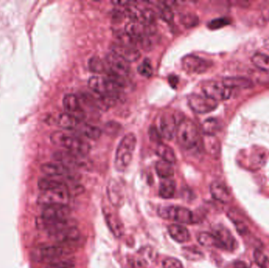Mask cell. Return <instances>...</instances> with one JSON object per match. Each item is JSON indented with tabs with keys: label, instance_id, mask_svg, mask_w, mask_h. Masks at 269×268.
<instances>
[{
	"label": "cell",
	"instance_id": "obj_1",
	"mask_svg": "<svg viewBox=\"0 0 269 268\" xmlns=\"http://www.w3.org/2000/svg\"><path fill=\"white\" fill-rule=\"evenodd\" d=\"M88 86L94 94L99 97L104 107H112L119 95L120 86L113 82L108 77L94 76L88 80Z\"/></svg>",
	"mask_w": 269,
	"mask_h": 268
},
{
	"label": "cell",
	"instance_id": "obj_2",
	"mask_svg": "<svg viewBox=\"0 0 269 268\" xmlns=\"http://www.w3.org/2000/svg\"><path fill=\"white\" fill-rule=\"evenodd\" d=\"M176 136L179 144L185 150H194L201 146V138L197 126L189 119L180 121Z\"/></svg>",
	"mask_w": 269,
	"mask_h": 268
},
{
	"label": "cell",
	"instance_id": "obj_3",
	"mask_svg": "<svg viewBox=\"0 0 269 268\" xmlns=\"http://www.w3.org/2000/svg\"><path fill=\"white\" fill-rule=\"evenodd\" d=\"M51 141L55 146L65 149L67 151L77 155H87L90 151V146L80 138L63 131H54L51 135Z\"/></svg>",
	"mask_w": 269,
	"mask_h": 268
},
{
	"label": "cell",
	"instance_id": "obj_4",
	"mask_svg": "<svg viewBox=\"0 0 269 268\" xmlns=\"http://www.w3.org/2000/svg\"><path fill=\"white\" fill-rule=\"evenodd\" d=\"M137 143V137L133 133H128L123 137L116 150L114 164L117 171L124 172L128 169L132 160Z\"/></svg>",
	"mask_w": 269,
	"mask_h": 268
},
{
	"label": "cell",
	"instance_id": "obj_5",
	"mask_svg": "<svg viewBox=\"0 0 269 268\" xmlns=\"http://www.w3.org/2000/svg\"><path fill=\"white\" fill-rule=\"evenodd\" d=\"M162 219H168L177 223L191 224L194 223L192 212L185 207L178 206H161L157 211Z\"/></svg>",
	"mask_w": 269,
	"mask_h": 268
},
{
	"label": "cell",
	"instance_id": "obj_6",
	"mask_svg": "<svg viewBox=\"0 0 269 268\" xmlns=\"http://www.w3.org/2000/svg\"><path fill=\"white\" fill-rule=\"evenodd\" d=\"M70 191L68 186L60 188L41 191L38 196V204L46 206L67 205L70 200Z\"/></svg>",
	"mask_w": 269,
	"mask_h": 268
},
{
	"label": "cell",
	"instance_id": "obj_7",
	"mask_svg": "<svg viewBox=\"0 0 269 268\" xmlns=\"http://www.w3.org/2000/svg\"><path fill=\"white\" fill-rule=\"evenodd\" d=\"M67 253V249L62 245H47L37 247L32 253V256L37 261H55L62 258Z\"/></svg>",
	"mask_w": 269,
	"mask_h": 268
},
{
	"label": "cell",
	"instance_id": "obj_8",
	"mask_svg": "<svg viewBox=\"0 0 269 268\" xmlns=\"http://www.w3.org/2000/svg\"><path fill=\"white\" fill-rule=\"evenodd\" d=\"M201 91L204 95L215 100L216 102L225 101L230 98L232 90L226 87L223 82L217 81H206L201 86Z\"/></svg>",
	"mask_w": 269,
	"mask_h": 268
},
{
	"label": "cell",
	"instance_id": "obj_9",
	"mask_svg": "<svg viewBox=\"0 0 269 268\" xmlns=\"http://www.w3.org/2000/svg\"><path fill=\"white\" fill-rule=\"evenodd\" d=\"M189 107L194 113L206 114L215 110L218 107V103L207 96L191 94L187 97Z\"/></svg>",
	"mask_w": 269,
	"mask_h": 268
},
{
	"label": "cell",
	"instance_id": "obj_10",
	"mask_svg": "<svg viewBox=\"0 0 269 268\" xmlns=\"http://www.w3.org/2000/svg\"><path fill=\"white\" fill-rule=\"evenodd\" d=\"M106 61L110 70V73L116 76L117 78L124 80V77L128 76L130 72L129 62L125 61L119 55L110 51V52L107 54Z\"/></svg>",
	"mask_w": 269,
	"mask_h": 268
},
{
	"label": "cell",
	"instance_id": "obj_11",
	"mask_svg": "<svg viewBox=\"0 0 269 268\" xmlns=\"http://www.w3.org/2000/svg\"><path fill=\"white\" fill-rule=\"evenodd\" d=\"M182 67L190 74H200L207 71L210 67V62L198 56L190 54L182 59Z\"/></svg>",
	"mask_w": 269,
	"mask_h": 268
},
{
	"label": "cell",
	"instance_id": "obj_12",
	"mask_svg": "<svg viewBox=\"0 0 269 268\" xmlns=\"http://www.w3.org/2000/svg\"><path fill=\"white\" fill-rule=\"evenodd\" d=\"M177 120L173 113L164 112L160 116L158 131L161 137L169 141L173 140L177 133Z\"/></svg>",
	"mask_w": 269,
	"mask_h": 268
},
{
	"label": "cell",
	"instance_id": "obj_13",
	"mask_svg": "<svg viewBox=\"0 0 269 268\" xmlns=\"http://www.w3.org/2000/svg\"><path fill=\"white\" fill-rule=\"evenodd\" d=\"M71 210L67 205L46 206L43 209L41 218L44 221H57L69 219Z\"/></svg>",
	"mask_w": 269,
	"mask_h": 268
},
{
	"label": "cell",
	"instance_id": "obj_14",
	"mask_svg": "<svg viewBox=\"0 0 269 268\" xmlns=\"http://www.w3.org/2000/svg\"><path fill=\"white\" fill-rule=\"evenodd\" d=\"M213 234L217 239L220 249L233 251L237 246V243L233 235L227 229L224 228V226H217L214 229Z\"/></svg>",
	"mask_w": 269,
	"mask_h": 268
},
{
	"label": "cell",
	"instance_id": "obj_15",
	"mask_svg": "<svg viewBox=\"0 0 269 268\" xmlns=\"http://www.w3.org/2000/svg\"><path fill=\"white\" fill-rule=\"evenodd\" d=\"M103 213L110 231L114 233L115 237L120 238L124 234V227L119 216L110 208H104Z\"/></svg>",
	"mask_w": 269,
	"mask_h": 268
},
{
	"label": "cell",
	"instance_id": "obj_16",
	"mask_svg": "<svg viewBox=\"0 0 269 268\" xmlns=\"http://www.w3.org/2000/svg\"><path fill=\"white\" fill-rule=\"evenodd\" d=\"M111 51L124 58L128 62H133L140 59V52L137 47L124 45L122 44H114L111 46Z\"/></svg>",
	"mask_w": 269,
	"mask_h": 268
},
{
	"label": "cell",
	"instance_id": "obj_17",
	"mask_svg": "<svg viewBox=\"0 0 269 268\" xmlns=\"http://www.w3.org/2000/svg\"><path fill=\"white\" fill-rule=\"evenodd\" d=\"M41 170L47 177L54 178V179L68 176L70 174V169L59 162H48L43 164Z\"/></svg>",
	"mask_w": 269,
	"mask_h": 268
},
{
	"label": "cell",
	"instance_id": "obj_18",
	"mask_svg": "<svg viewBox=\"0 0 269 268\" xmlns=\"http://www.w3.org/2000/svg\"><path fill=\"white\" fill-rule=\"evenodd\" d=\"M62 103L66 113L75 116L80 120L84 117V113L81 108V103L75 94H65L63 97Z\"/></svg>",
	"mask_w": 269,
	"mask_h": 268
},
{
	"label": "cell",
	"instance_id": "obj_19",
	"mask_svg": "<svg viewBox=\"0 0 269 268\" xmlns=\"http://www.w3.org/2000/svg\"><path fill=\"white\" fill-rule=\"evenodd\" d=\"M107 194L110 203L115 207H121L124 204V194L121 185L115 180L109 182L107 186Z\"/></svg>",
	"mask_w": 269,
	"mask_h": 268
},
{
	"label": "cell",
	"instance_id": "obj_20",
	"mask_svg": "<svg viewBox=\"0 0 269 268\" xmlns=\"http://www.w3.org/2000/svg\"><path fill=\"white\" fill-rule=\"evenodd\" d=\"M80 236H81V233L77 226H73L54 233L51 237L61 245H65V244L71 243V242L78 240Z\"/></svg>",
	"mask_w": 269,
	"mask_h": 268
},
{
	"label": "cell",
	"instance_id": "obj_21",
	"mask_svg": "<svg viewBox=\"0 0 269 268\" xmlns=\"http://www.w3.org/2000/svg\"><path fill=\"white\" fill-rule=\"evenodd\" d=\"M210 193L213 198L221 203H228L232 198L227 186L220 182H213L210 185Z\"/></svg>",
	"mask_w": 269,
	"mask_h": 268
},
{
	"label": "cell",
	"instance_id": "obj_22",
	"mask_svg": "<svg viewBox=\"0 0 269 268\" xmlns=\"http://www.w3.org/2000/svg\"><path fill=\"white\" fill-rule=\"evenodd\" d=\"M169 233L173 240L178 243H184L191 239V235L185 226L180 224H171L168 227Z\"/></svg>",
	"mask_w": 269,
	"mask_h": 268
},
{
	"label": "cell",
	"instance_id": "obj_23",
	"mask_svg": "<svg viewBox=\"0 0 269 268\" xmlns=\"http://www.w3.org/2000/svg\"><path fill=\"white\" fill-rule=\"evenodd\" d=\"M229 89H250L254 87L251 80L245 77H227L222 81Z\"/></svg>",
	"mask_w": 269,
	"mask_h": 268
},
{
	"label": "cell",
	"instance_id": "obj_24",
	"mask_svg": "<svg viewBox=\"0 0 269 268\" xmlns=\"http://www.w3.org/2000/svg\"><path fill=\"white\" fill-rule=\"evenodd\" d=\"M56 121L60 127L65 130H73L80 125V120L68 113H60L57 117Z\"/></svg>",
	"mask_w": 269,
	"mask_h": 268
},
{
	"label": "cell",
	"instance_id": "obj_25",
	"mask_svg": "<svg viewBox=\"0 0 269 268\" xmlns=\"http://www.w3.org/2000/svg\"><path fill=\"white\" fill-rule=\"evenodd\" d=\"M155 152L161 157V160L168 162L170 164H174L177 161L175 152L168 145L162 143H158L156 146Z\"/></svg>",
	"mask_w": 269,
	"mask_h": 268
},
{
	"label": "cell",
	"instance_id": "obj_26",
	"mask_svg": "<svg viewBox=\"0 0 269 268\" xmlns=\"http://www.w3.org/2000/svg\"><path fill=\"white\" fill-rule=\"evenodd\" d=\"M155 169L157 176L163 179V180L171 179V177H173V175H174V169H173V164L162 160H159V161H157L156 163Z\"/></svg>",
	"mask_w": 269,
	"mask_h": 268
},
{
	"label": "cell",
	"instance_id": "obj_27",
	"mask_svg": "<svg viewBox=\"0 0 269 268\" xmlns=\"http://www.w3.org/2000/svg\"><path fill=\"white\" fill-rule=\"evenodd\" d=\"M176 183L171 179L163 180L160 184L159 195L164 199H170L175 194Z\"/></svg>",
	"mask_w": 269,
	"mask_h": 268
},
{
	"label": "cell",
	"instance_id": "obj_28",
	"mask_svg": "<svg viewBox=\"0 0 269 268\" xmlns=\"http://www.w3.org/2000/svg\"><path fill=\"white\" fill-rule=\"evenodd\" d=\"M220 121L216 118H209L205 120L201 124V129L206 136H215L220 130Z\"/></svg>",
	"mask_w": 269,
	"mask_h": 268
},
{
	"label": "cell",
	"instance_id": "obj_29",
	"mask_svg": "<svg viewBox=\"0 0 269 268\" xmlns=\"http://www.w3.org/2000/svg\"><path fill=\"white\" fill-rule=\"evenodd\" d=\"M252 62L259 70L269 72V55L262 53H257L252 57Z\"/></svg>",
	"mask_w": 269,
	"mask_h": 268
},
{
	"label": "cell",
	"instance_id": "obj_30",
	"mask_svg": "<svg viewBox=\"0 0 269 268\" xmlns=\"http://www.w3.org/2000/svg\"><path fill=\"white\" fill-rule=\"evenodd\" d=\"M197 241L205 247H217L219 248L218 242L213 233H208V232H201L197 236Z\"/></svg>",
	"mask_w": 269,
	"mask_h": 268
},
{
	"label": "cell",
	"instance_id": "obj_31",
	"mask_svg": "<svg viewBox=\"0 0 269 268\" xmlns=\"http://www.w3.org/2000/svg\"><path fill=\"white\" fill-rule=\"evenodd\" d=\"M81 130L84 136L94 140L99 139L100 136H102V132H103L99 127L91 125V124H84L81 127Z\"/></svg>",
	"mask_w": 269,
	"mask_h": 268
},
{
	"label": "cell",
	"instance_id": "obj_32",
	"mask_svg": "<svg viewBox=\"0 0 269 268\" xmlns=\"http://www.w3.org/2000/svg\"><path fill=\"white\" fill-rule=\"evenodd\" d=\"M88 65H89L90 70L94 73H102L105 72L106 65L104 61L96 56L90 58Z\"/></svg>",
	"mask_w": 269,
	"mask_h": 268
},
{
	"label": "cell",
	"instance_id": "obj_33",
	"mask_svg": "<svg viewBox=\"0 0 269 268\" xmlns=\"http://www.w3.org/2000/svg\"><path fill=\"white\" fill-rule=\"evenodd\" d=\"M137 71L143 77H147V78L152 77L154 70H153L152 64L150 63V60L145 59L143 61V62L137 68Z\"/></svg>",
	"mask_w": 269,
	"mask_h": 268
},
{
	"label": "cell",
	"instance_id": "obj_34",
	"mask_svg": "<svg viewBox=\"0 0 269 268\" xmlns=\"http://www.w3.org/2000/svg\"><path fill=\"white\" fill-rule=\"evenodd\" d=\"M183 254L184 257L190 260H197L203 258V253L200 251L196 249L195 248H184L183 249Z\"/></svg>",
	"mask_w": 269,
	"mask_h": 268
},
{
	"label": "cell",
	"instance_id": "obj_35",
	"mask_svg": "<svg viewBox=\"0 0 269 268\" xmlns=\"http://www.w3.org/2000/svg\"><path fill=\"white\" fill-rule=\"evenodd\" d=\"M255 263L260 268H269V259L260 251L256 250L254 254Z\"/></svg>",
	"mask_w": 269,
	"mask_h": 268
},
{
	"label": "cell",
	"instance_id": "obj_36",
	"mask_svg": "<svg viewBox=\"0 0 269 268\" xmlns=\"http://www.w3.org/2000/svg\"><path fill=\"white\" fill-rule=\"evenodd\" d=\"M74 263L71 259H61L51 262L47 268H74Z\"/></svg>",
	"mask_w": 269,
	"mask_h": 268
},
{
	"label": "cell",
	"instance_id": "obj_37",
	"mask_svg": "<svg viewBox=\"0 0 269 268\" xmlns=\"http://www.w3.org/2000/svg\"><path fill=\"white\" fill-rule=\"evenodd\" d=\"M159 8L160 17L164 21H171L173 19V12L170 6L166 5L165 3H162Z\"/></svg>",
	"mask_w": 269,
	"mask_h": 268
},
{
	"label": "cell",
	"instance_id": "obj_38",
	"mask_svg": "<svg viewBox=\"0 0 269 268\" xmlns=\"http://www.w3.org/2000/svg\"><path fill=\"white\" fill-rule=\"evenodd\" d=\"M181 22L184 26L190 28V27L195 26L196 24L198 23V18L193 14H184L182 16Z\"/></svg>",
	"mask_w": 269,
	"mask_h": 268
},
{
	"label": "cell",
	"instance_id": "obj_39",
	"mask_svg": "<svg viewBox=\"0 0 269 268\" xmlns=\"http://www.w3.org/2000/svg\"><path fill=\"white\" fill-rule=\"evenodd\" d=\"M163 268H184L181 262L175 257H167L162 262Z\"/></svg>",
	"mask_w": 269,
	"mask_h": 268
},
{
	"label": "cell",
	"instance_id": "obj_40",
	"mask_svg": "<svg viewBox=\"0 0 269 268\" xmlns=\"http://www.w3.org/2000/svg\"><path fill=\"white\" fill-rule=\"evenodd\" d=\"M149 137H150L151 141L157 143V144L161 143V138L162 137H161L158 129L156 127H151L149 129Z\"/></svg>",
	"mask_w": 269,
	"mask_h": 268
},
{
	"label": "cell",
	"instance_id": "obj_41",
	"mask_svg": "<svg viewBox=\"0 0 269 268\" xmlns=\"http://www.w3.org/2000/svg\"><path fill=\"white\" fill-rule=\"evenodd\" d=\"M227 24V21L226 18H217L209 23V27L212 29H217V28L224 26Z\"/></svg>",
	"mask_w": 269,
	"mask_h": 268
},
{
	"label": "cell",
	"instance_id": "obj_42",
	"mask_svg": "<svg viewBox=\"0 0 269 268\" xmlns=\"http://www.w3.org/2000/svg\"><path fill=\"white\" fill-rule=\"evenodd\" d=\"M178 78L174 75L171 76V77L169 78V82H170V85H171L172 87H174V88L177 87V84H178Z\"/></svg>",
	"mask_w": 269,
	"mask_h": 268
},
{
	"label": "cell",
	"instance_id": "obj_43",
	"mask_svg": "<svg viewBox=\"0 0 269 268\" xmlns=\"http://www.w3.org/2000/svg\"><path fill=\"white\" fill-rule=\"evenodd\" d=\"M234 268H248L247 267V264L243 263V262L238 261L236 262L234 265Z\"/></svg>",
	"mask_w": 269,
	"mask_h": 268
},
{
	"label": "cell",
	"instance_id": "obj_44",
	"mask_svg": "<svg viewBox=\"0 0 269 268\" xmlns=\"http://www.w3.org/2000/svg\"><path fill=\"white\" fill-rule=\"evenodd\" d=\"M251 268H260V267H259V266H257V265L256 264V263H254V264H253V266H252Z\"/></svg>",
	"mask_w": 269,
	"mask_h": 268
}]
</instances>
